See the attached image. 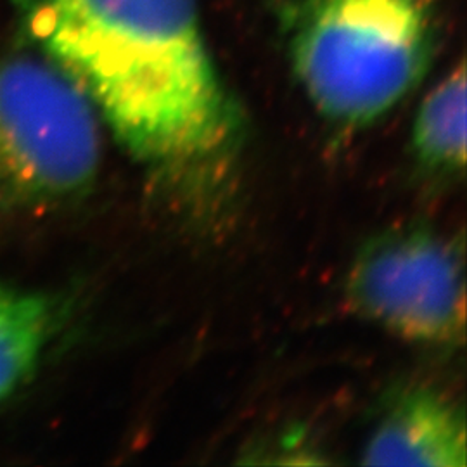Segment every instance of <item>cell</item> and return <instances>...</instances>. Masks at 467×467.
<instances>
[{"instance_id": "1", "label": "cell", "mask_w": 467, "mask_h": 467, "mask_svg": "<svg viewBox=\"0 0 467 467\" xmlns=\"http://www.w3.org/2000/svg\"><path fill=\"white\" fill-rule=\"evenodd\" d=\"M36 52L78 85L139 163L212 194L243 118L201 28L198 0H15Z\"/></svg>"}, {"instance_id": "2", "label": "cell", "mask_w": 467, "mask_h": 467, "mask_svg": "<svg viewBox=\"0 0 467 467\" xmlns=\"http://www.w3.org/2000/svg\"><path fill=\"white\" fill-rule=\"evenodd\" d=\"M285 11L296 78L334 123L381 119L431 67L436 0H291Z\"/></svg>"}, {"instance_id": "3", "label": "cell", "mask_w": 467, "mask_h": 467, "mask_svg": "<svg viewBox=\"0 0 467 467\" xmlns=\"http://www.w3.org/2000/svg\"><path fill=\"white\" fill-rule=\"evenodd\" d=\"M99 165L98 111L84 90L40 52L0 56V208L77 200Z\"/></svg>"}, {"instance_id": "4", "label": "cell", "mask_w": 467, "mask_h": 467, "mask_svg": "<svg viewBox=\"0 0 467 467\" xmlns=\"http://www.w3.org/2000/svg\"><path fill=\"white\" fill-rule=\"evenodd\" d=\"M351 310L401 339L453 347L466 337V262L455 237L426 225L376 234L345 284Z\"/></svg>"}, {"instance_id": "5", "label": "cell", "mask_w": 467, "mask_h": 467, "mask_svg": "<svg viewBox=\"0 0 467 467\" xmlns=\"http://www.w3.org/2000/svg\"><path fill=\"white\" fill-rule=\"evenodd\" d=\"M366 466L466 467L464 410L431 389H414L384 414L362 451Z\"/></svg>"}, {"instance_id": "6", "label": "cell", "mask_w": 467, "mask_h": 467, "mask_svg": "<svg viewBox=\"0 0 467 467\" xmlns=\"http://www.w3.org/2000/svg\"><path fill=\"white\" fill-rule=\"evenodd\" d=\"M57 326L50 296L0 284V403L34 376Z\"/></svg>"}, {"instance_id": "7", "label": "cell", "mask_w": 467, "mask_h": 467, "mask_svg": "<svg viewBox=\"0 0 467 467\" xmlns=\"http://www.w3.org/2000/svg\"><path fill=\"white\" fill-rule=\"evenodd\" d=\"M412 150L433 171L457 173L466 167V67L461 63L419 106Z\"/></svg>"}]
</instances>
